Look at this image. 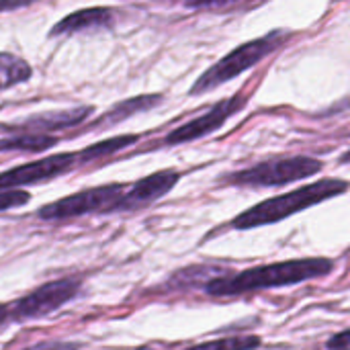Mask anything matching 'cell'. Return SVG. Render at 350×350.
I'll return each instance as SVG.
<instances>
[{"instance_id": "cell-16", "label": "cell", "mask_w": 350, "mask_h": 350, "mask_svg": "<svg viewBox=\"0 0 350 350\" xmlns=\"http://www.w3.org/2000/svg\"><path fill=\"white\" fill-rule=\"evenodd\" d=\"M258 347H260L258 336H230V338H219V340L195 345V347H189V349L183 350H254Z\"/></svg>"}, {"instance_id": "cell-22", "label": "cell", "mask_w": 350, "mask_h": 350, "mask_svg": "<svg viewBox=\"0 0 350 350\" xmlns=\"http://www.w3.org/2000/svg\"><path fill=\"white\" fill-rule=\"evenodd\" d=\"M342 162H350V150L345 154V156H342Z\"/></svg>"}, {"instance_id": "cell-3", "label": "cell", "mask_w": 350, "mask_h": 350, "mask_svg": "<svg viewBox=\"0 0 350 350\" xmlns=\"http://www.w3.org/2000/svg\"><path fill=\"white\" fill-rule=\"evenodd\" d=\"M279 39H281V33L275 31V33H269L265 37H258V39H252V41L238 45L228 55H224L219 62H215L209 70H205L197 78V82L191 86L189 92L193 96L203 94V92H209V90L230 82L232 78L244 74L246 70H250L252 66L262 62L271 51H275V47L279 45Z\"/></svg>"}, {"instance_id": "cell-20", "label": "cell", "mask_w": 350, "mask_h": 350, "mask_svg": "<svg viewBox=\"0 0 350 350\" xmlns=\"http://www.w3.org/2000/svg\"><path fill=\"white\" fill-rule=\"evenodd\" d=\"M31 6L29 0H16V2H0V12H10V10H18V8H27Z\"/></svg>"}, {"instance_id": "cell-8", "label": "cell", "mask_w": 350, "mask_h": 350, "mask_svg": "<svg viewBox=\"0 0 350 350\" xmlns=\"http://www.w3.org/2000/svg\"><path fill=\"white\" fill-rule=\"evenodd\" d=\"M244 105H246V96H242V94H234L226 100H219L209 111H205L203 115H199V117L191 119L189 123L172 129L166 135L164 144L166 146H178V144H189V142L201 139V137L217 131L232 115H236L240 109H244Z\"/></svg>"}, {"instance_id": "cell-5", "label": "cell", "mask_w": 350, "mask_h": 350, "mask_svg": "<svg viewBox=\"0 0 350 350\" xmlns=\"http://www.w3.org/2000/svg\"><path fill=\"white\" fill-rule=\"evenodd\" d=\"M322 168L324 164L310 156L275 158L269 162H260L252 168L232 172L226 176V183L240 185V187H279V185L310 178L318 174Z\"/></svg>"}, {"instance_id": "cell-13", "label": "cell", "mask_w": 350, "mask_h": 350, "mask_svg": "<svg viewBox=\"0 0 350 350\" xmlns=\"http://www.w3.org/2000/svg\"><path fill=\"white\" fill-rule=\"evenodd\" d=\"M137 142H139V135H131V133L107 137V139L96 142V144H90L88 148H84L82 152H78V160H80V164H90V162L103 160L107 156H113V154H117V152H121L125 148H131Z\"/></svg>"}, {"instance_id": "cell-10", "label": "cell", "mask_w": 350, "mask_h": 350, "mask_svg": "<svg viewBox=\"0 0 350 350\" xmlns=\"http://www.w3.org/2000/svg\"><path fill=\"white\" fill-rule=\"evenodd\" d=\"M92 107H72V109H59V111H49V113H37L31 115L23 121L8 123L4 129L12 133H39V135H49V131H59V129H70L76 125H82L90 115Z\"/></svg>"}, {"instance_id": "cell-9", "label": "cell", "mask_w": 350, "mask_h": 350, "mask_svg": "<svg viewBox=\"0 0 350 350\" xmlns=\"http://www.w3.org/2000/svg\"><path fill=\"white\" fill-rule=\"evenodd\" d=\"M178 180H180L178 170H170V168L158 170L154 174H148V176L139 178L137 183L129 185V189L121 197L115 213L137 211L142 207H148V205L156 203L158 199H162L164 195H168L176 187Z\"/></svg>"}, {"instance_id": "cell-14", "label": "cell", "mask_w": 350, "mask_h": 350, "mask_svg": "<svg viewBox=\"0 0 350 350\" xmlns=\"http://www.w3.org/2000/svg\"><path fill=\"white\" fill-rule=\"evenodd\" d=\"M31 76H33V68L29 66L27 59L8 51H0V92L27 82Z\"/></svg>"}, {"instance_id": "cell-21", "label": "cell", "mask_w": 350, "mask_h": 350, "mask_svg": "<svg viewBox=\"0 0 350 350\" xmlns=\"http://www.w3.org/2000/svg\"><path fill=\"white\" fill-rule=\"evenodd\" d=\"M10 322V304H0V326Z\"/></svg>"}, {"instance_id": "cell-1", "label": "cell", "mask_w": 350, "mask_h": 350, "mask_svg": "<svg viewBox=\"0 0 350 350\" xmlns=\"http://www.w3.org/2000/svg\"><path fill=\"white\" fill-rule=\"evenodd\" d=\"M332 269H334V262L328 258L285 260V262H275L267 267H254L238 275H226V277L213 279L209 285H205V291L211 297H234V295H244L252 291L287 287V285H297V283H306L312 279H322L330 275Z\"/></svg>"}, {"instance_id": "cell-18", "label": "cell", "mask_w": 350, "mask_h": 350, "mask_svg": "<svg viewBox=\"0 0 350 350\" xmlns=\"http://www.w3.org/2000/svg\"><path fill=\"white\" fill-rule=\"evenodd\" d=\"M82 345L80 342H62V340H55V342H39V345H33L29 349L23 350H80Z\"/></svg>"}, {"instance_id": "cell-12", "label": "cell", "mask_w": 350, "mask_h": 350, "mask_svg": "<svg viewBox=\"0 0 350 350\" xmlns=\"http://www.w3.org/2000/svg\"><path fill=\"white\" fill-rule=\"evenodd\" d=\"M162 103V94H142V96H133V98H125L121 103H117L115 107H111L105 115H100L88 129H109L137 113H144V111H150L154 109L156 105Z\"/></svg>"}, {"instance_id": "cell-2", "label": "cell", "mask_w": 350, "mask_h": 350, "mask_svg": "<svg viewBox=\"0 0 350 350\" xmlns=\"http://www.w3.org/2000/svg\"><path fill=\"white\" fill-rule=\"evenodd\" d=\"M349 191V183L340 178H324L316 180L312 185H306L301 189H295L287 195H279L273 199H267L244 213H240L234 221L232 228L236 230H254L260 226L277 224L283 221L304 209H310L314 205H320L332 197H338Z\"/></svg>"}, {"instance_id": "cell-4", "label": "cell", "mask_w": 350, "mask_h": 350, "mask_svg": "<svg viewBox=\"0 0 350 350\" xmlns=\"http://www.w3.org/2000/svg\"><path fill=\"white\" fill-rule=\"evenodd\" d=\"M129 185H123V183L90 187V189L78 191L74 195H68L64 199L43 205L37 211V217L43 221H62V219H74V217L90 215V213H115Z\"/></svg>"}, {"instance_id": "cell-6", "label": "cell", "mask_w": 350, "mask_h": 350, "mask_svg": "<svg viewBox=\"0 0 350 350\" xmlns=\"http://www.w3.org/2000/svg\"><path fill=\"white\" fill-rule=\"evenodd\" d=\"M80 291L78 279H57L39 285L25 297L10 301V322H23V320H37L45 318L53 312H57L62 306L70 304Z\"/></svg>"}, {"instance_id": "cell-19", "label": "cell", "mask_w": 350, "mask_h": 350, "mask_svg": "<svg viewBox=\"0 0 350 350\" xmlns=\"http://www.w3.org/2000/svg\"><path fill=\"white\" fill-rule=\"evenodd\" d=\"M326 349L328 350H350V328L349 330H345V332H338V334H334V336L328 340Z\"/></svg>"}, {"instance_id": "cell-17", "label": "cell", "mask_w": 350, "mask_h": 350, "mask_svg": "<svg viewBox=\"0 0 350 350\" xmlns=\"http://www.w3.org/2000/svg\"><path fill=\"white\" fill-rule=\"evenodd\" d=\"M31 195L25 189H12V191H0V211H8L14 207L27 205Z\"/></svg>"}, {"instance_id": "cell-15", "label": "cell", "mask_w": 350, "mask_h": 350, "mask_svg": "<svg viewBox=\"0 0 350 350\" xmlns=\"http://www.w3.org/2000/svg\"><path fill=\"white\" fill-rule=\"evenodd\" d=\"M57 144L53 135H39V133H12L0 139V152H45Z\"/></svg>"}, {"instance_id": "cell-7", "label": "cell", "mask_w": 350, "mask_h": 350, "mask_svg": "<svg viewBox=\"0 0 350 350\" xmlns=\"http://www.w3.org/2000/svg\"><path fill=\"white\" fill-rule=\"evenodd\" d=\"M76 166H80L78 160V152H62V154H53L10 170L0 172V191H12V189H23V187H31V185H41L47 180H53L70 170H74Z\"/></svg>"}, {"instance_id": "cell-11", "label": "cell", "mask_w": 350, "mask_h": 350, "mask_svg": "<svg viewBox=\"0 0 350 350\" xmlns=\"http://www.w3.org/2000/svg\"><path fill=\"white\" fill-rule=\"evenodd\" d=\"M113 25V10L107 6H92V8H82L76 12H70L62 21H57L49 35H72L80 31H92V29H107Z\"/></svg>"}]
</instances>
